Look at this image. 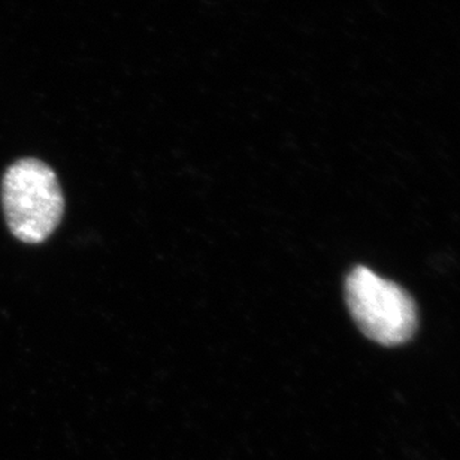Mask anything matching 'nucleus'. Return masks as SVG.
Instances as JSON below:
<instances>
[{
	"instance_id": "obj_1",
	"label": "nucleus",
	"mask_w": 460,
	"mask_h": 460,
	"mask_svg": "<svg viewBox=\"0 0 460 460\" xmlns=\"http://www.w3.org/2000/svg\"><path fill=\"white\" fill-rule=\"evenodd\" d=\"M4 216L13 236L44 243L63 216V193L53 169L40 160H18L2 182Z\"/></svg>"
},
{
	"instance_id": "obj_2",
	"label": "nucleus",
	"mask_w": 460,
	"mask_h": 460,
	"mask_svg": "<svg viewBox=\"0 0 460 460\" xmlns=\"http://www.w3.org/2000/svg\"><path fill=\"white\" fill-rule=\"evenodd\" d=\"M345 295L356 323L372 341L399 345L416 332V305L398 284L358 266L347 279Z\"/></svg>"
}]
</instances>
